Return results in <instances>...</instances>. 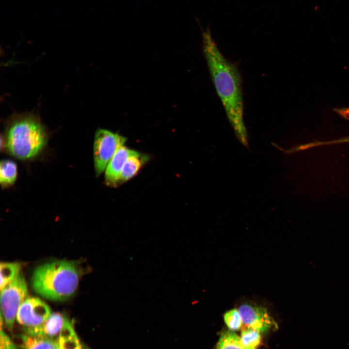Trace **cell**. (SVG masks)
Wrapping results in <instances>:
<instances>
[{
    "mask_svg": "<svg viewBox=\"0 0 349 349\" xmlns=\"http://www.w3.org/2000/svg\"><path fill=\"white\" fill-rule=\"evenodd\" d=\"M243 324L247 328L259 331L267 332L277 326L275 321L264 307L245 303L238 308Z\"/></svg>",
    "mask_w": 349,
    "mask_h": 349,
    "instance_id": "cell-7",
    "label": "cell"
},
{
    "mask_svg": "<svg viewBox=\"0 0 349 349\" xmlns=\"http://www.w3.org/2000/svg\"><path fill=\"white\" fill-rule=\"evenodd\" d=\"M203 50L214 86L229 121L238 138L246 145L248 136L244 122L239 71L235 63L223 56L209 30L203 33Z\"/></svg>",
    "mask_w": 349,
    "mask_h": 349,
    "instance_id": "cell-1",
    "label": "cell"
},
{
    "mask_svg": "<svg viewBox=\"0 0 349 349\" xmlns=\"http://www.w3.org/2000/svg\"><path fill=\"white\" fill-rule=\"evenodd\" d=\"M79 277V270L74 261L54 260L35 269L32 286L34 291L45 298L63 301L75 293Z\"/></svg>",
    "mask_w": 349,
    "mask_h": 349,
    "instance_id": "cell-3",
    "label": "cell"
},
{
    "mask_svg": "<svg viewBox=\"0 0 349 349\" xmlns=\"http://www.w3.org/2000/svg\"><path fill=\"white\" fill-rule=\"evenodd\" d=\"M49 307L37 297L27 298L20 306L16 319L25 328L39 326L51 315Z\"/></svg>",
    "mask_w": 349,
    "mask_h": 349,
    "instance_id": "cell-6",
    "label": "cell"
},
{
    "mask_svg": "<svg viewBox=\"0 0 349 349\" xmlns=\"http://www.w3.org/2000/svg\"><path fill=\"white\" fill-rule=\"evenodd\" d=\"M135 150L122 145L116 151L108 163L105 173V180L107 185L118 186L120 174L125 162Z\"/></svg>",
    "mask_w": 349,
    "mask_h": 349,
    "instance_id": "cell-9",
    "label": "cell"
},
{
    "mask_svg": "<svg viewBox=\"0 0 349 349\" xmlns=\"http://www.w3.org/2000/svg\"><path fill=\"white\" fill-rule=\"evenodd\" d=\"M260 333L252 328L244 329L241 333L240 340L247 349H257L261 342Z\"/></svg>",
    "mask_w": 349,
    "mask_h": 349,
    "instance_id": "cell-16",
    "label": "cell"
},
{
    "mask_svg": "<svg viewBox=\"0 0 349 349\" xmlns=\"http://www.w3.org/2000/svg\"><path fill=\"white\" fill-rule=\"evenodd\" d=\"M58 341L59 349H83L73 322L68 318L59 335Z\"/></svg>",
    "mask_w": 349,
    "mask_h": 349,
    "instance_id": "cell-11",
    "label": "cell"
},
{
    "mask_svg": "<svg viewBox=\"0 0 349 349\" xmlns=\"http://www.w3.org/2000/svg\"><path fill=\"white\" fill-rule=\"evenodd\" d=\"M224 320L227 327L232 331L240 329L243 324L238 310L233 309L228 311L224 315Z\"/></svg>",
    "mask_w": 349,
    "mask_h": 349,
    "instance_id": "cell-17",
    "label": "cell"
},
{
    "mask_svg": "<svg viewBox=\"0 0 349 349\" xmlns=\"http://www.w3.org/2000/svg\"><path fill=\"white\" fill-rule=\"evenodd\" d=\"M1 290V315L6 327L12 330L18 309L27 298V286L23 274L19 273Z\"/></svg>",
    "mask_w": 349,
    "mask_h": 349,
    "instance_id": "cell-4",
    "label": "cell"
},
{
    "mask_svg": "<svg viewBox=\"0 0 349 349\" xmlns=\"http://www.w3.org/2000/svg\"><path fill=\"white\" fill-rule=\"evenodd\" d=\"M48 140L46 128L34 113L15 114L7 121L5 146L17 159L25 160L36 157L46 146Z\"/></svg>",
    "mask_w": 349,
    "mask_h": 349,
    "instance_id": "cell-2",
    "label": "cell"
},
{
    "mask_svg": "<svg viewBox=\"0 0 349 349\" xmlns=\"http://www.w3.org/2000/svg\"><path fill=\"white\" fill-rule=\"evenodd\" d=\"M17 176V167L13 161L9 159L3 160L0 165V182L4 187L10 186L14 183Z\"/></svg>",
    "mask_w": 349,
    "mask_h": 349,
    "instance_id": "cell-13",
    "label": "cell"
},
{
    "mask_svg": "<svg viewBox=\"0 0 349 349\" xmlns=\"http://www.w3.org/2000/svg\"><path fill=\"white\" fill-rule=\"evenodd\" d=\"M22 349H56L58 339L34 336L24 334L21 336Z\"/></svg>",
    "mask_w": 349,
    "mask_h": 349,
    "instance_id": "cell-12",
    "label": "cell"
},
{
    "mask_svg": "<svg viewBox=\"0 0 349 349\" xmlns=\"http://www.w3.org/2000/svg\"><path fill=\"white\" fill-rule=\"evenodd\" d=\"M59 349V348H58V349Z\"/></svg>",
    "mask_w": 349,
    "mask_h": 349,
    "instance_id": "cell-20",
    "label": "cell"
},
{
    "mask_svg": "<svg viewBox=\"0 0 349 349\" xmlns=\"http://www.w3.org/2000/svg\"><path fill=\"white\" fill-rule=\"evenodd\" d=\"M67 318L60 313H54L41 325L24 328L25 333L29 335L54 339L59 335Z\"/></svg>",
    "mask_w": 349,
    "mask_h": 349,
    "instance_id": "cell-8",
    "label": "cell"
},
{
    "mask_svg": "<svg viewBox=\"0 0 349 349\" xmlns=\"http://www.w3.org/2000/svg\"><path fill=\"white\" fill-rule=\"evenodd\" d=\"M20 268L21 265L18 263L3 262L0 263V290L14 279L19 273Z\"/></svg>",
    "mask_w": 349,
    "mask_h": 349,
    "instance_id": "cell-14",
    "label": "cell"
},
{
    "mask_svg": "<svg viewBox=\"0 0 349 349\" xmlns=\"http://www.w3.org/2000/svg\"><path fill=\"white\" fill-rule=\"evenodd\" d=\"M3 320L0 316V349H17L16 346L3 330Z\"/></svg>",
    "mask_w": 349,
    "mask_h": 349,
    "instance_id": "cell-18",
    "label": "cell"
},
{
    "mask_svg": "<svg viewBox=\"0 0 349 349\" xmlns=\"http://www.w3.org/2000/svg\"><path fill=\"white\" fill-rule=\"evenodd\" d=\"M148 159V156L135 150L124 163L120 174L118 186L134 177Z\"/></svg>",
    "mask_w": 349,
    "mask_h": 349,
    "instance_id": "cell-10",
    "label": "cell"
},
{
    "mask_svg": "<svg viewBox=\"0 0 349 349\" xmlns=\"http://www.w3.org/2000/svg\"><path fill=\"white\" fill-rule=\"evenodd\" d=\"M127 138L118 133L99 128L95 135L94 161L95 174H101L116 151L124 145Z\"/></svg>",
    "mask_w": 349,
    "mask_h": 349,
    "instance_id": "cell-5",
    "label": "cell"
},
{
    "mask_svg": "<svg viewBox=\"0 0 349 349\" xmlns=\"http://www.w3.org/2000/svg\"><path fill=\"white\" fill-rule=\"evenodd\" d=\"M334 111L341 116L349 120V108H337L334 109ZM345 142H349V137H346L339 140L330 141L328 142V143L329 144H330Z\"/></svg>",
    "mask_w": 349,
    "mask_h": 349,
    "instance_id": "cell-19",
    "label": "cell"
},
{
    "mask_svg": "<svg viewBox=\"0 0 349 349\" xmlns=\"http://www.w3.org/2000/svg\"><path fill=\"white\" fill-rule=\"evenodd\" d=\"M217 349H247L242 344L240 337L229 331L222 333L217 344Z\"/></svg>",
    "mask_w": 349,
    "mask_h": 349,
    "instance_id": "cell-15",
    "label": "cell"
}]
</instances>
